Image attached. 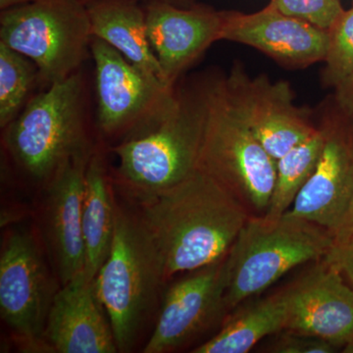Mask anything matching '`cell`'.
Wrapping results in <instances>:
<instances>
[{"label":"cell","instance_id":"cell-1","mask_svg":"<svg viewBox=\"0 0 353 353\" xmlns=\"http://www.w3.org/2000/svg\"><path fill=\"white\" fill-rule=\"evenodd\" d=\"M223 185L196 169L143 202V221L163 266L165 280L224 259L250 217Z\"/></svg>","mask_w":353,"mask_h":353},{"label":"cell","instance_id":"cell-2","mask_svg":"<svg viewBox=\"0 0 353 353\" xmlns=\"http://www.w3.org/2000/svg\"><path fill=\"white\" fill-rule=\"evenodd\" d=\"M205 119V90L176 95L168 108L114 148L121 182L145 202L192 175L199 166Z\"/></svg>","mask_w":353,"mask_h":353},{"label":"cell","instance_id":"cell-3","mask_svg":"<svg viewBox=\"0 0 353 353\" xmlns=\"http://www.w3.org/2000/svg\"><path fill=\"white\" fill-rule=\"evenodd\" d=\"M334 236L315 223L290 215H252L227 254L228 312L259 296L292 269L323 260Z\"/></svg>","mask_w":353,"mask_h":353},{"label":"cell","instance_id":"cell-4","mask_svg":"<svg viewBox=\"0 0 353 353\" xmlns=\"http://www.w3.org/2000/svg\"><path fill=\"white\" fill-rule=\"evenodd\" d=\"M164 281L157 246L143 221L116 205L112 245L95 285L118 352L134 347Z\"/></svg>","mask_w":353,"mask_h":353},{"label":"cell","instance_id":"cell-5","mask_svg":"<svg viewBox=\"0 0 353 353\" xmlns=\"http://www.w3.org/2000/svg\"><path fill=\"white\" fill-rule=\"evenodd\" d=\"M82 81L73 74L52 83L6 128L16 163L37 181H50L72 158L90 152L83 127Z\"/></svg>","mask_w":353,"mask_h":353},{"label":"cell","instance_id":"cell-6","mask_svg":"<svg viewBox=\"0 0 353 353\" xmlns=\"http://www.w3.org/2000/svg\"><path fill=\"white\" fill-rule=\"evenodd\" d=\"M206 119L197 169L212 176L250 215H264L277 161L232 110L222 85L206 88Z\"/></svg>","mask_w":353,"mask_h":353},{"label":"cell","instance_id":"cell-7","mask_svg":"<svg viewBox=\"0 0 353 353\" xmlns=\"http://www.w3.org/2000/svg\"><path fill=\"white\" fill-rule=\"evenodd\" d=\"M92 38L83 0H37L0 14V43L29 58L50 85L76 73Z\"/></svg>","mask_w":353,"mask_h":353},{"label":"cell","instance_id":"cell-8","mask_svg":"<svg viewBox=\"0 0 353 353\" xmlns=\"http://www.w3.org/2000/svg\"><path fill=\"white\" fill-rule=\"evenodd\" d=\"M59 289L34 236L25 230L9 234L0 253V313L26 343L36 345L43 340Z\"/></svg>","mask_w":353,"mask_h":353},{"label":"cell","instance_id":"cell-9","mask_svg":"<svg viewBox=\"0 0 353 353\" xmlns=\"http://www.w3.org/2000/svg\"><path fill=\"white\" fill-rule=\"evenodd\" d=\"M97 122L105 134L139 127L175 101L174 88L148 75L101 39L92 38Z\"/></svg>","mask_w":353,"mask_h":353},{"label":"cell","instance_id":"cell-10","mask_svg":"<svg viewBox=\"0 0 353 353\" xmlns=\"http://www.w3.org/2000/svg\"><path fill=\"white\" fill-rule=\"evenodd\" d=\"M221 85L236 117L276 161L317 132L294 105L288 83L234 71Z\"/></svg>","mask_w":353,"mask_h":353},{"label":"cell","instance_id":"cell-11","mask_svg":"<svg viewBox=\"0 0 353 353\" xmlns=\"http://www.w3.org/2000/svg\"><path fill=\"white\" fill-rule=\"evenodd\" d=\"M227 288V255L176 282L165 294L143 352H170L210 328L228 312Z\"/></svg>","mask_w":353,"mask_h":353},{"label":"cell","instance_id":"cell-12","mask_svg":"<svg viewBox=\"0 0 353 353\" xmlns=\"http://www.w3.org/2000/svg\"><path fill=\"white\" fill-rule=\"evenodd\" d=\"M284 292L285 330L317 336L338 348L353 343V288L333 265L323 259Z\"/></svg>","mask_w":353,"mask_h":353},{"label":"cell","instance_id":"cell-13","mask_svg":"<svg viewBox=\"0 0 353 353\" xmlns=\"http://www.w3.org/2000/svg\"><path fill=\"white\" fill-rule=\"evenodd\" d=\"M90 157L88 152L70 159L48 181L44 194L43 238L61 285L85 270L82 212Z\"/></svg>","mask_w":353,"mask_h":353},{"label":"cell","instance_id":"cell-14","mask_svg":"<svg viewBox=\"0 0 353 353\" xmlns=\"http://www.w3.org/2000/svg\"><path fill=\"white\" fill-rule=\"evenodd\" d=\"M220 41L256 48L289 67H305L324 61L328 32L305 21L290 17L269 4L259 12L222 11Z\"/></svg>","mask_w":353,"mask_h":353},{"label":"cell","instance_id":"cell-15","mask_svg":"<svg viewBox=\"0 0 353 353\" xmlns=\"http://www.w3.org/2000/svg\"><path fill=\"white\" fill-rule=\"evenodd\" d=\"M148 39L163 82L174 88L181 74L209 46L220 41L222 11L206 6L179 7L150 2L145 7Z\"/></svg>","mask_w":353,"mask_h":353},{"label":"cell","instance_id":"cell-16","mask_svg":"<svg viewBox=\"0 0 353 353\" xmlns=\"http://www.w3.org/2000/svg\"><path fill=\"white\" fill-rule=\"evenodd\" d=\"M43 339L59 353L118 352L94 280L85 272L62 285L53 299Z\"/></svg>","mask_w":353,"mask_h":353},{"label":"cell","instance_id":"cell-17","mask_svg":"<svg viewBox=\"0 0 353 353\" xmlns=\"http://www.w3.org/2000/svg\"><path fill=\"white\" fill-rule=\"evenodd\" d=\"M326 128L314 172L288 212L336 233L353 197V134Z\"/></svg>","mask_w":353,"mask_h":353},{"label":"cell","instance_id":"cell-18","mask_svg":"<svg viewBox=\"0 0 353 353\" xmlns=\"http://www.w3.org/2000/svg\"><path fill=\"white\" fill-rule=\"evenodd\" d=\"M87 6L94 38L105 41L131 63L164 83L148 39L145 8L137 0H92Z\"/></svg>","mask_w":353,"mask_h":353},{"label":"cell","instance_id":"cell-19","mask_svg":"<svg viewBox=\"0 0 353 353\" xmlns=\"http://www.w3.org/2000/svg\"><path fill=\"white\" fill-rule=\"evenodd\" d=\"M116 205L103 162L99 154L92 155L85 171L82 225L85 245V272L94 280L108 259L112 245Z\"/></svg>","mask_w":353,"mask_h":353},{"label":"cell","instance_id":"cell-20","mask_svg":"<svg viewBox=\"0 0 353 353\" xmlns=\"http://www.w3.org/2000/svg\"><path fill=\"white\" fill-rule=\"evenodd\" d=\"M287 303L284 290L238 311L212 338L194 353H246L268 336L284 331Z\"/></svg>","mask_w":353,"mask_h":353},{"label":"cell","instance_id":"cell-21","mask_svg":"<svg viewBox=\"0 0 353 353\" xmlns=\"http://www.w3.org/2000/svg\"><path fill=\"white\" fill-rule=\"evenodd\" d=\"M326 139V128L299 143L277 160L275 185L265 216L278 218L292 208L319 161Z\"/></svg>","mask_w":353,"mask_h":353},{"label":"cell","instance_id":"cell-22","mask_svg":"<svg viewBox=\"0 0 353 353\" xmlns=\"http://www.w3.org/2000/svg\"><path fill=\"white\" fill-rule=\"evenodd\" d=\"M34 65L29 58L0 43V127L6 128L19 115L34 83Z\"/></svg>","mask_w":353,"mask_h":353},{"label":"cell","instance_id":"cell-23","mask_svg":"<svg viewBox=\"0 0 353 353\" xmlns=\"http://www.w3.org/2000/svg\"><path fill=\"white\" fill-rule=\"evenodd\" d=\"M328 50L325 57V81L339 85L353 68V7L343 10L328 31Z\"/></svg>","mask_w":353,"mask_h":353},{"label":"cell","instance_id":"cell-24","mask_svg":"<svg viewBox=\"0 0 353 353\" xmlns=\"http://www.w3.org/2000/svg\"><path fill=\"white\" fill-rule=\"evenodd\" d=\"M280 12L328 31L343 13L340 0H271Z\"/></svg>","mask_w":353,"mask_h":353},{"label":"cell","instance_id":"cell-25","mask_svg":"<svg viewBox=\"0 0 353 353\" xmlns=\"http://www.w3.org/2000/svg\"><path fill=\"white\" fill-rule=\"evenodd\" d=\"M269 347V352L274 353H333L339 350L333 343L309 334L296 332L284 331Z\"/></svg>","mask_w":353,"mask_h":353},{"label":"cell","instance_id":"cell-26","mask_svg":"<svg viewBox=\"0 0 353 353\" xmlns=\"http://www.w3.org/2000/svg\"><path fill=\"white\" fill-rule=\"evenodd\" d=\"M324 259L336 267L353 288V236L334 239L333 248Z\"/></svg>","mask_w":353,"mask_h":353},{"label":"cell","instance_id":"cell-27","mask_svg":"<svg viewBox=\"0 0 353 353\" xmlns=\"http://www.w3.org/2000/svg\"><path fill=\"white\" fill-rule=\"evenodd\" d=\"M336 101L343 112L350 117H353V68L347 78L336 87Z\"/></svg>","mask_w":353,"mask_h":353},{"label":"cell","instance_id":"cell-28","mask_svg":"<svg viewBox=\"0 0 353 353\" xmlns=\"http://www.w3.org/2000/svg\"><path fill=\"white\" fill-rule=\"evenodd\" d=\"M34 1L37 0H0V10L3 11L13 7L25 6Z\"/></svg>","mask_w":353,"mask_h":353},{"label":"cell","instance_id":"cell-29","mask_svg":"<svg viewBox=\"0 0 353 353\" xmlns=\"http://www.w3.org/2000/svg\"><path fill=\"white\" fill-rule=\"evenodd\" d=\"M352 226H353V197L352 201H350V206H348L347 213H345V217H343V222H341V227L339 228L336 233L341 231V230H345Z\"/></svg>","mask_w":353,"mask_h":353},{"label":"cell","instance_id":"cell-30","mask_svg":"<svg viewBox=\"0 0 353 353\" xmlns=\"http://www.w3.org/2000/svg\"><path fill=\"white\" fill-rule=\"evenodd\" d=\"M137 1H139V0H137ZM143 1H148V3H150V2H162V3H168L172 4V6L187 8V7L194 6L196 0H143Z\"/></svg>","mask_w":353,"mask_h":353},{"label":"cell","instance_id":"cell-31","mask_svg":"<svg viewBox=\"0 0 353 353\" xmlns=\"http://www.w3.org/2000/svg\"><path fill=\"white\" fill-rule=\"evenodd\" d=\"M353 236V226L347 228V229L341 230L334 234V239L345 238V236Z\"/></svg>","mask_w":353,"mask_h":353},{"label":"cell","instance_id":"cell-32","mask_svg":"<svg viewBox=\"0 0 353 353\" xmlns=\"http://www.w3.org/2000/svg\"><path fill=\"white\" fill-rule=\"evenodd\" d=\"M83 1H85V3H88V2L92 1V0H83Z\"/></svg>","mask_w":353,"mask_h":353}]
</instances>
